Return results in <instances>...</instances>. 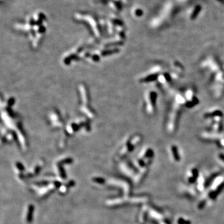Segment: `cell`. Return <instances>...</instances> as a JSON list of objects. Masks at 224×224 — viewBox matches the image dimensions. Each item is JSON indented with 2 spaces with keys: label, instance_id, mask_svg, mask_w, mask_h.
<instances>
[{
  "label": "cell",
  "instance_id": "obj_10",
  "mask_svg": "<svg viewBox=\"0 0 224 224\" xmlns=\"http://www.w3.org/2000/svg\"><path fill=\"white\" fill-rule=\"evenodd\" d=\"M203 118L208 124L214 122H223V113L219 108H212L203 114Z\"/></svg>",
  "mask_w": 224,
  "mask_h": 224
},
{
  "label": "cell",
  "instance_id": "obj_15",
  "mask_svg": "<svg viewBox=\"0 0 224 224\" xmlns=\"http://www.w3.org/2000/svg\"><path fill=\"white\" fill-rule=\"evenodd\" d=\"M27 210L26 215V220L27 222H30L32 220V214L34 211V207L32 205H30L27 207Z\"/></svg>",
  "mask_w": 224,
  "mask_h": 224
},
{
  "label": "cell",
  "instance_id": "obj_13",
  "mask_svg": "<svg viewBox=\"0 0 224 224\" xmlns=\"http://www.w3.org/2000/svg\"><path fill=\"white\" fill-rule=\"evenodd\" d=\"M169 71L174 81H176L182 77L184 67L179 61L174 60L171 62Z\"/></svg>",
  "mask_w": 224,
  "mask_h": 224
},
{
  "label": "cell",
  "instance_id": "obj_7",
  "mask_svg": "<svg viewBox=\"0 0 224 224\" xmlns=\"http://www.w3.org/2000/svg\"><path fill=\"white\" fill-rule=\"evenodd\" d=\"M85 45L80 44L73 48L62 57V63L66 66H71L73 62L82 59L84 53Z\"/></svg>",
  "mask_w": 224,
  "mask_h": 224
},
{
  "label": "cell",
  "instance_id": "obj_9",
  "mask_svg": "<svg viewBox=\"0 0 224 224\" xmlns=\"http://www.w3.org/2000/svg\"><path fill=\"white\" fill-rule=\"evenodd\" d=\"M196 95V89L192 87L184 89V95L186 100V108L191 109L199 105L200 101Z\"/></svg>",
  "mask_w": 224,
  "mask_h": 224
},
{
  "label": "cell",
  "instance_id": "obj_2",
  "mask_svg": "<svg viewBox=\"0 0 224 224\" xmlns=\"http://www.w3.org/2000/svg\"><path fill=\"white\" fill-rule=\"evenodd\" d=\"M186 104V100L184 95V90L176 91L172 96L166 117L165 130L168 134H174L177 130Z\"/></svg>",
  "mask_w": 224,
  "mask_h": 224
},
{
  "label": "cell",
  "instance_id": "obj_4",
  "mask_svg": "<svg viewBox=\"0 0 224 224\" xmlns=\"http://www.w3.org/2000/svg\"><path fill=\"white\" fill-rule=\"evenodd\" d=\"M158 93L154 89H148L144 93V110L148 116H154L157 111Z\"/></svg>",
  "mask_w": 224,
  "mask_h": 224
},
{
  "label": "cell",
  "instance_id": "obj_5",
  "mask_svg": "<svg viewBox=\"0 0 224 224\" xmlns=\"http://www.w3.org/2000/svg\"><path fill=\"white\" fill-rule=\"evenodd\" d=\"M164 69L165 67L163 64L161 63L155 64L138 79V82L143 84L156 82L160 73Z\"/></svg>",
  "mask_w": 224,
  "mask_h": 224
},
{
  "label": "cell",
  "instance_id": "obj_14",
  "mask_svg": "<svg viewBox=\"0 0 224 224\" xmlns=\"http://www.w3.org/2000/svg\"><path fill=\"white\" fill-rule=\"evenodd\" d=\"M169 151L171 154V156L174 159L179 160V153H178V149L177 146L174 145H172L169 147Z\"/></svg>",
  "mask_w": 224,
  "mask_h": 224
},
{
  "label": "cell",
  "instance_id": "obj_3",
  "mask_svg": "<svg viewBox=\"0 0 224 224\" xmlns=\"http://www.w3.org/2000/svg\"><path fill=\"white\" fill-rule=\"evenodd\" d=\"M78 91L80 98V111L89 120L95 118L96 113L91 106L90 95L87 86L84 83L79 84Z\"/></svg>",
  "mask_w": 224,
  "mask_h": 224
},
{
  "label": "cell",
  "instance_id": "obj_1",
  "mask_svg": "<svg viewBox=\"0 0 224 224\" xmlns=\"http://www.w3.org/2000/svg\"><path fill=\"white\" fill-rule=\"evenodd\" d=\"M200 67L208 76L211 95L217 100L224 96V71L223 64L218 57L209 55L201 61Z\"/></svg>",
  "mask_w": 224,
  "mask_h": 224
},
{
  "label": "cell",
  "instance_id": "obj_11",
  "mask_svg": "<svg viewBox=\"0 0 224 224\" xmlns=\"http://www.w3.org/2000/svg\"><path fill=\"white\" fill-rule=\"evenodd\" d=\"M173 82L174 80L172 78L169 70L166 68L160 73L156 81L158 84V85L163 90H169L173 85Z\"/></svg>",
  "mask_w": 224,
  "mask_h": 224
},
{
  "label": "cell",
  "instance_id": "obj_12",
  "mask_svg": "<svg viewBox=\"0 0 224 224\" xmlns=\"http://www.w3.org/2000/svg\"><path fill=\"white\" fill-rule=\"evenodd\" d=\"M49 120L51 126L55 129L62 128L64 125V121L60 112L57 109H53L49 114Z\"/></svg>",
  "mask_w": 224,
  "mask_h": 224
},
{
  "label": "cell",
  "instance_id": "obj_8",
  "mask_svg": "<svg viewBox=\"0 0 224 224\" xmlns=\"http://www.w3.org/2000/svg\"><path fill=\"white\" fill-rule=\"evenodd\" d=\"M142 139V136L140 134H135L128 137L119 151L118 156L124 157L129 153H131L141 142Z\"/></svg>",
  "mask_w": 224,
  "mask_h": 224
},
{
  "label": "cell",
  "instance_id": "obj_6",
  "mask_svg": "<svg viewBox=\"0 0 224 224\" xmlns=\"http://www.w3.org/2000/svg\"><path fill=\"white\" fill-rule=\"evenodd\" d=\"M89 131L90 130V122L88 118L72 120L68 122L65 127L66 135L72 136L77 133L80 130Z\"/></svg>",
  "mask_w": 224,
  "mask_h": 224
},
{
  "label": "cell",
  "instance_id": "obj_16",
  "mask_svg": "<svg viewBox=\"0 0 224 224\" xmlns=\"http://www.w3.org/2000/svg\"><path fill=\"white\" fill-rule=\"evenodd\" d=\"M223 71H224V64H223Z\"/></svg>",
  "mask_w": 224,
  "mask_h": 224
}]
</instances>
